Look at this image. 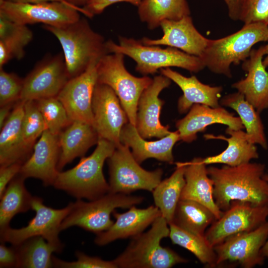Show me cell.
I'll use <instances>...</instances> for the list:
<instances>
[{
  "mask_svg": "<svg viewBox=\"0 0 268 268\" xmlns=\"http://www.w3.org/2000/svg\"><path fill=\"white\" fill-rule=\"evenodd\" d=\"M265 170L264 164L250 162L236 166L207 168L219 208L226 210L233 201L268 206V182L263 178Z\"/></svg>",
  "mask_w": 268,
  "mask_h": 268,
  "instance_id": "1",
  "label": "cell"
},
{
  "mask_svg": "<svg viewBox=\"0 0 268 268\" xmlns=\"http://www.w3.org/2000/svg\"><path fill=\"white\" fill-rule=\"evenodd\" d=\"M116 147L113 143L99 138L92 153L82 157L72 168L59 171L53 186L76 199L92 201L105 195L109 192V185L103 173V165Z\"/></svg>",
  "mask_w": 268,
  "mask_h": 268,
  "instance_id": "2",
  "label": "cell"
},
{
  "mask_svg": "<svg viewBox=\"0 0 268 268\" xmlns=\"http://www.w3.org/2000/svg\"><path fill=\"white\" fill-rule=\"evenodd\" d=\"M43 27L60 43L69 78L81 74L92 62L108 54L103 37L94 31L84 18L61 27L43 25Z\"/></svg>",
  "mask_w": 268,
  "mask_h": 268,
  "instance_id": "3",
  "label": "cell"
},
{
  "mask_svg": "<svg viewBox=\"0 0 268 268\" xmlns=\"http://www.w3.org/2000/svg\"><path fill=\"white\" fill-rule=\"evenodd\" d=\"M169 226L161 215L146 232L133 237L126 249L112 260L118 268H170L188 260L168 247L161 240L169 237Z\"/></svg>",
  "mask_w": 268,
  "mask_h": 268,
  "instance_id": "4",
  "label": "cell"
},
{
  "mask_svg": "<svg viewBox=\"0 0 268 268\" xmlns=\"http://www.w3.org/2000/svg\"><path fill=\"white\" fill-rule=\"evenodd\" d=\"M119 44L111 40L106 42L108 53H121L134 60L135 70L144 75L153 74L158 69L178 67L190 72H198L205 67L202 59L178 49L168 47L146 45L140 40L120 36Z\"/></svg>",
  "mask_w": 268,
  "mask_h": 268,
  "instance_id": "5",
  "label": "cell"
},
{
  "mask_svg": "<svg viewBox=\"0 0 268 268\" xmlns=\"http://www.w3.org/2000/svg\"><path fill=\"white\" fill-rule=\"evenodd\" d=\"M268 40V25L263 22L244 24L237 32L217 39H210L200 57L211 71L232 77L230 67L249 57L253 46Z\"/></svg>",
  "mask_w": 268,
  "mask_h": 268,
  "instance_id": "6",
  "label": "cell"
},
{
  "mask_svg": "<svg viewBox=\"0 0 268 268\" xmlns=\"http://www.w3.org/2000/svg\"><path fill=\"white\" fill-rule=\"evenodd\" d=\"M124 55L107 54L99 60L96 65L97 83L105 84L115 92L129 122L135 126L139 99L153 79L147 76L137 77L125 67Z\"/></svg>",
  "mask_w": 268,
  "mask_h": 268,
  "instance_id": "7",
  "label": "cell"
},
{
  "mask_svg": "<svg viewBox=\"0 0 268 268\" xmlns=\"http://www.w3.org/2000/svg\"><path fill=\"white\" fill-rule=\"evenodd\" d=\"M143 198L109 192L102 197L85 201L77 199L63 221L61 231L72 226L96 234L108 230L114 223L111 215L117 208H129L141 203Z\"/></svg>",
  "mask_w": 268,
  "mask_h": 268,
  "instance_id": "8",
  "label": "cell"
},
{
  "mask_svg": "<svg viewBox=\"0 0 268 268\" xmlns=\"http://www.w3.org/2000/svg\"><path fill=\"white\" fill-rule=\"evenodd\" d=\"M109 192L129 195L137 190L152 192L161 181V168L147 171L134 157L130 147L121 143L108 158Z\"/></svg>",
  "mask_w": 268,
  "mask_h": 268,
  "instance_id": "9",
  "label": "cell"
},
{
  "mask_svg": "<svg viewBox=\"0 0 268 268\" xmlns=\"http://www.w3.org/2000/svg\"><path fill=\"white\" fill-rule=\"evenodd\" d=\"M72 206L71 202L63 208H53L44 204L42 198L34 196L32 209L35 211V216L25 227L18 229L9 227L0 231V242L16 246L30 238L42 236L61 252L64 246L59 237L60 226Z\"/></svg>",
  "mask_w": 268,
  "mask_h": 268,
  "instance_id": "10",
  "label": "cell"
},
{
  "mask_svg": "<svg viewBox=\"0 0 268 268\" xmlns=\"http://www.w3.org/2000/svg\"><path fill=\"white\" fill-rule=\"evenodd\" d=\"M76 8L59 1L39 3H16L0 0V14L23 25L43 23L61 27L80 18Z\"/></svg>",
  "mask_w": 268,
  "mask_h": 268,
  "instance_id": "11",
  "label": "cell"
},
{
  "mask_svg": "<svg viewBox=\"0 0 268 268\" xmlns=\"http://www.w3.org/2000/svg\"><path fill=\"white\" fill-rule=\"evenodd\" d=\"M268 216V205L233 201L221 217L210 225L204 236L213 247L232 235L257 229L267 221Z\"/></svg>",
  "mask_w": 268,
  "mask_h": 268,
  "instance_id": "12",
  "label": "cell"
},
{
  "mask_svg": "<svg viewBox=\"0 0 268 268\" xmlns=\"http://www.w3.org/2000/svg\"><path fill=\"white\" fill-rule=\"evenodd\" d=\"M69 79L64 56H46L24 78L20 100L57 97Z\"/></svg>",
  "mask_w": 268,
  "mask_h": 268,
  "instance_id": "13",
  "label": "cell"
},
{
  "mask_svg": "<svg viewBox=\"0 0 268 268\" xmlns=\"http://www.w3.org/2000/svg\"><path fill=\"white\" fill-rule=\"evenodd\" d=\"M268 238V221L249 232L238 233L213 247L217 266L226 262L237 263L244 268L262 266L265 259L260 250Z\"/></svg>",
  "mask_w": 268,
  "mask_h": 268,
  "instance_id": "14",
  "label": "cell"
},
{
  "mask_svg": "<svg viewBox=\"0 0 268 268\" xmlns=\"http://www.w3.org/2000/svg\"><path fill=\"white\" fill-rule=\"evenodd\" d=\"M93 126L99 138L105 139L117 146L121 142L123 127L129 122L120 100L109 86L97 83L92 100Z\"/></svg>",
  "mask_w": 268,
  "mask_h": 268,
  "instance_id": "15",
  "label": "cell"
},
{
  "mask_svg": "<svg viewBox=\"0 0 268 268\" xmlns=\"http://www.w3.org/2000/svg\"><path fill=\"white\" fill-rule=\"evenodd\" d=\"M91 63L81 74L70 78L58 95L70 121H80L93 124L92 100L97 83L96 65Z\"/></svg>",
  "mask_w": 268,
  "mask_h": 268,
  "instance_id": "16",
  "label": "cell"
},
{
  "mask_svg": "<svg viewBox=\"0 0 268 268\" xmlns=\"http://www.w3.org/2000/svg\"><path fill=\"white\" fill-rule=\"evenodd\" d=\"M171 83V80L167 77L162 74L156 76L140 96L135 127L144 139L161 138L171 133L168 126L160 123V114L164 101L159 98L160 93Z\"/></svg>",
  "mask_w": 268,
  "mask_h": 268,
  "instance_id": "17",
  "label": "cell"
},
{
  "mask_svg": "<svg viewBox=\"0 0 268 268\" xmlns=\"http://www.w3.org/2000/svg\"><path fill=\"white\" fill-rule=\"evenodd\" d=\"M60 153L59 135L46 130L34 144L32 154L22 164L19 174L25 179H39L45 187L53 186L59 172Z\"/></svg>",
  "mask_w": 268,
  "mask_h": 268,
  "instance_id": "18",
  "label": "cell"
},
{
  "mask_svg": "<svg viewBox=\"0 0 268 268\" xmlns=\"http://www.w3.org/2000/svg\"><path fill=\"white\" fill-rule=\"evenodd\" d=\"M160 26L163 35L157 39L143 37L140 39L146 45H165L175 48L189 55L201 57L209 40L196 29L190 15L178 20H165Z\"/></svg>",
  "mask_w": 268,
  "mask_h": 268,
  "instance_id": "19",
  "label": "cell"
},
{
  "mask_svg": "<svg viewBox=\"0 0 268 268\" xmlns=\"http://www.w3.org/2000/svg\"><path fill=\"white\" fill-rule=\"evenodd\" d=\"M214 124L225 125L234 130L244 128L239 117L224 108L200 104L193 105L187 115L176 122V127L180 140L190 143L197 139L198 133L205 131L207 127Z\"/></svg>",
  "mask_w": 268,
  "mask_h": 268,
  "instance_id": "20",
  "label": "cell"
},
{
  "mask_svg": "<svg viewBox=\"0 0 268 268\" xmlns=\"http://www.w3.org/2000/svg\"><path fill=\"white\" fill-rule=\"evenodd\" d=\"M265 55V45L252 49L242 65V68L247 72L246 77L231 86L243 94L259 113L268 108V72L263 64Z\"/></svg>",
  "mask_w": 268,
  "mask_h": 268,
  "instance_id": "21",
  "label": "cell"
},
{
  "mask_svg": "<svg viewBox=\"0 0 268 268\" xmlns=\"http://www.w3.org/2000/svg\"><path fill=\"white\" fill-rule=\"evenodd\" d=\"M116 221L107 230L96 234L94 243L103 246L116 240L134 237L143 231L159 216V209L155 205L138 208L133 205L124 213L115 210L112 213Z\"/></svg>",
  "mask_w": 268,
  "mask_h": 268,
  "instance_id": "22",
  "label": "cell"
},
{
  "mask_svg": "<svg viewBox=\"0 0 268 268\" xmlns=\"http://www.w3.org/2000/svg\"><path fill=\"white\" fill-rule=\"evenodd\" d=\"M180 140V134L177 130L171 132L159 140L147 141L139 134L135 126L130 122L123 127L120 134L121 142L132 149L134 157L139 164L148 158L172 163V149Z\"/></svg>",
  "mask_w": 268,
  "mask_h": 268,
  "instance_id": "23",
  "label": "cell"
},
{
  "mask_svg": "<svg viewBox=\"0 0 268 268\" xmlns=\"http://www.w3.org/2000/svg\"><path fill=\"white\" fill-rule=\"evenodd\" d=\"M160 72L174 82L183 91L177 104L180 113H186L195 104L211 107L220 106L219 99L223 91L221 86H211L204 84L195 75L186 77L169 67L161 69Z\"/></svg>",
  "mask_w": 268,
  "mask_h": 268,
  "instance_id": "24",
  "label": "cell"
},
{
  "mask_svg": "<svg viewBox=\"0 0 268 268\" xmlns=\"http://www.w3.org/2000/svg\"><path fill=\"white\" fill-rule=\"evenodd\" d=\"M24 106V101L16 102L9 116L0 129V166L14 163L23 164L31 155L23 138Z\"/></svg>",
  "mask_w": 268,
  "mask_h": 268,
  "instance_id": "25",
  "label": "cell"
},
{
  "mask_svg": "<svg viewBox=\"0 0 268 268\" xmlns=\"http://www.w3.org/2000/svg\"><path fill=\"white\" fill-rule=\"evenodd\" d=\"M185 165V184L180 200H188L198 202L210 209L216 219L221 217L223 211L216 205L213 195V183L208 175L206 165L202 158L197 157Z\"/></svg>",
  "mask_w": 268,
  "mask_h": 268,
  "instance_id": "26",
  "label": "cell"
},
{
  "mask_svg": "<svg viewBox=\"0 0 268 268\" xmlns=\"http://www.w3.org/2000/svg\"><path fill=\"white\" fill-rule=\"evenodd\" d=\"M61 153L58 164L59 171L77 157H82L96 144L99 136L93 125L73 121L59 135Z\"/></svg>",
  "mask_w": 268,
  "mask_h": 268,
  "instance_id": "27",
  "label": "cell"
},
{
  "mask_svg": "<svg viewBox=\"0 0 268 268\" xmlns=\"http://www.w3.org/2000/svg\"><path fill=\"white\" fill-rule=\"evenodd\" d=\"M225 133L229 137L212 134L204 135L206 139H220L228 143L227 148L220 153L202 158V162L205 164H223L236 166L259 157L257 147L249 141L246 133L243 130H234L227 127Z\"/></svg>",
  "mask_w": 268,
  "mask_h": 268,
  "instance_id": "28",
  "label": "cell"
},
{
  "mask_svg": "<svg viewBox=\"0 0 268 268\" xmlns=\"http://www.w3.org/2000/svg\"><path fill=\"white\" fill-rule=\"evenodd\" d=\"M33 34L26 25L15 22L0 14V68L12 59L20 60Z\"/></svg>",
  "mask_w": 268,
  "mask_h": 268,
  "instance_id": "29",
  "label": "cell"
},
{
  "mask_svg": "<svg viewBox=\"0 0 268 268\" xmlns=\"http://www.w3.org/2000/svg\"><path fill=\"white\" fill-rule=\"evenodd\" d=\"M222 106L235 110L246 129L248 140L253 144H258L264 149L268 148V142L264 127L259 112L248 102L244 95L239 92L228 94L220 100Z\"/></svg>",
  "mask_w": 268,
  "mask_h": 268,
  "instance_id": "30",
  "label": "cell"
},
{
  "mask_svg": "<svg viewBox=\"0 0 268 268\" xmlns=\"http://www.w3.org/2000/svg\"><path fill=\"white\" fill-rule=\"evenodd\" d=\"M176 168L168 178L161 181L152 192L155 205L169 225L185 184L184 162L176 163Z\"/></svg>",
  "mask_w": 268,
  "mask_h": 268,
  "instance_id": "31",
  "label": "cell"
},
{
  "mask_svg": "<svg viewBox=\"0 0 268 268\" xmlns=\"http://www.w3.org/2000/svg\"><path fill=\"white\" fill-rule=\"evenodd\" d=\"M25 180L18 173L0 197V231L10 227V221L16 214L32 209L34 196L26 188Z\"/></svg>",
  "mask_w": 268,
  "mask_h": 268,
  "instance_id": "32",
  "label": "cell"
},
{
  "mask_svg": "<svg viewBox=\"0 0 268 268\" xmlns=\"http://www.w3.org/2000/svg\"><path fill=\"white\" fill-rule=\"evenodd\" d=\"M137 7L140 20L150 30L165 20H178L191 13L187 0H142Z\"/></svg>",
  "mask_w": 268,
  "mask_h": 268,
  "instance_id": "33",
  "label": "cell"
},
{
  "mask_svg": "<svg viewBox=\"0 0 268 268\" xmlns=\"http://www.w3.org/2000/svg\"><path fill=\"white\" fill-rule=\"evenodd\" d=\"M216 220L214 213L204 205L191 200H180L172 223L194 234L204 236L206 228Z\"/></svg>",
  "mask_w": 268,
  "mask_h": 268,
  "instance_id": "34",
  "label": "cell"
},
{
  "mask_svg": "<svg viewBox=\"0 0 268 268\" xmlns=\"http://www.w3.org/2000/svg\"><path fill=\"white\" fill-rule=\"evenodd\" d=\"M14 246L18 257L17 268L53 267L52 253H59L56 247L48 242L42 236L30 238Z\"/></svg>",
  "mask_w": 268,
  "mask_h": 268,
  "instance_id": "35",
  "label": "cell"
},
{
  "mask_svg": "<svg viewBox=\"0 0 268 268\" xmlns=\"http://www.w3.org/2000/svg\"><path fill=\"white\" fill-rule=\"evenodd\" d=\"M169 226V237L173 244L191 252L201 263L210 267L217 266L216 254L204 235L194 234L173 223Z\"/></svg>",
  "mask_w": 268,
  "mask_h": 268,
  "instance_id": "36",
  "label": "cell"
},
{
  "mask_svg": "<svg viewBox=\"0 0 268 268\" xmlns=\"http://www.w3.org/2000/svg\"><path fill=\"white\" fill-rule=\"evenodd\" d=\"M47 130L59 135L71 122L62 103L57 97L35 100Z\"/></svg>",
  "mask_w": 268,
  "mask_h": 268,
  "instance_id": "37",
  "label": "cell"
},
{
  "mask_svg": "<svg viewBox=\"0 0 268 268\" xmlns=\"http://www.w3.org/2000/svg\"><path fill=\"white\" fill-rule=\"evenodd\" d=\"M47 130L35 100L24 101L22 134L24 144L31 153L37 138Z\"/></svg>",
  "mask_w": 268,
  "mask_h": 268,
  "instance_id": "38",
  "label": "cell"
},
{
  "mask_svg": "<svg viewBox=\"0 0 268 268\" xmlns=\"http://www.w3.org/2000/svg\"><path fill=\"white\" fill-rule=\"evenodd\" d=\"M24 79L16 74L7 72L0 68V106L20 100Z\"/></svg>",
  "mask_w": 268,
  "mask_h": 268,
  "instance_id": "39",
  "label": "cell"
},
{
  "mask_svg": "<svg viewBox=\"0 0 268 268\" xmlns=\"http://www.w3.org/2000/svg\"><path fill=\"white\" fill-rule=\"evenodd\" d=\"M238 20L244 24L263 22L268 25V0H241Z\"/></svg>",
  "mask_w": 268,
  "mask_h": 268,
  "instance_id": "40",
  "label": "cell"
},
{
  "mask_svg": "<svg viewBox=\"0 0 268 268\" xmlns=\"http://www.w3.org/2000/svg\"><path fill=\"white\" fill-rule=\"evenodd\" d=\"M76 261L67 262L52 257L53 267L61 268H117L113 261L104 260L97 257L88 256L82 252H75Z\"/></svg>",
  "mask_w": 268,
  "mask_h": 268,
  "instance_id": "41",
  "label": "cell"
},
{
  "mask_svg": "<svg viewBox=\"0 0 268 268\" xmlns=\"http://www.w3.org/2000/svg\"><path fill=\"white\" fill-rule=\"evenodd\" d=\"M142 0H89L82 7L87 12L88 17L92 18L94 15L101 13L106 8L115 3L127 2L138 6Z\"/></svg>",
  "mask_w": 268,
  "mask_h": 268,
  "instance_id": "42",
  "label": "cell"
},
{
  "mask_svg": "<svg viewBox=\"0 0 268 268\" xmlns=\"http://www.w3.org/2000/svg\"><path fill=\"white\" fill-rule=\"evenodd\" d=\"M22 163H14L0 167V197L9 182L20 170Z\"/></svg>",
  "mask_w": 268,
  "mask_h": 268,
  "instance_id": "43",
  "label": "cell"
},
{
  "mask_svg": "<svg viewBox=\"0 0 268 268\" xmlns=\"http://www.w3.org/2000/svg\"><path fill=\"white\" fill-rule=\"evenodd\" d=\"M18 257L14 246L0 245V268H17Z\"/></svg>",
  "mask_w": 268,
  "mask_h": 268,
  "instance_id": "44",
  "label": "cell"
},
{
  "mask_svg": "<svg viewBox=\"0 0 268 268\" xmlns=\"http://www.w3.org/2000/svg\"><path fill=\"white\" fill-rule=\"evenodd\" d=\"M227 5L229 17L233 20H238L241 0H223Z\"/></svg>",
  "mask_w": 268,
  "mask_h": 268,
  "instance_id": "45",
  "label": "cell"
},
{
  "mask_svg": "<svg viewBox=\"0 0 268 268\" xmlns=\"http://www.w3.org/2000/svg\"><path fill=\"white\" fill-rule=\"evenodd\" d=\"M15 103H9L0 106V129L2 128L9 116Z\"/></svg>",
  "mask_w": 268,
  "mask_h": 268,
  "instance_id": "46",
  "label": "cell"
},
{
  "mask_svg": "<svg viewBox=\"0 0 268 268\" xmlns=\"http://www.w3.org/2000/svg\"><path fill=\"white\" fill-rule=\"evenodd\" d=\"M3 0L10 1L12 2H16V3H39V2L50 1H61L62 2H64L65 3H66L71 6H72L76 8L77 10H79V11L80 13L84 14L87 17L88 16L87 12L82 7H77V6L72 5L69 3L67 2L65 0Z\"/></svg>",
  "mask_w": 268,
  "mask_h": 268,
  "instance_id": "47",
  "label": "cell"
},
{
  "mask_svg": "<svg viewBox=\"0 0 268 268\" xmlns=\"http://www.w3.org/2000/svg\"><path fill=\"white\" fill-rule=\"evenodd\" d=\"M72 5L82 7L89 0H65Z\"/></svg>",
  "mask_w": 268,
  "mask_h": 268,
  "instance_id": "48",
  "label": "cell"
},
{
  "mask_svg": "<svg viewBox=\"0 0 268 268\" xmlns=\"http://www.w3.org/2000/svg\"><path fill=\"white\" fill-rule=\"evenodd\" d=\"M260 253L265 259H268V238L261 248Z\"/></svg>",
  "mask_w": 268,
  "mask_h": 268,
  "instance_id": "49",
  "label": "cell"
},
{
  "mask_svg": "<svg viewBox=\"0 0 268 268\" xmlns=\"http://www.w3.org/2000/svg\"><path fill=\"white\" fill-rule=\"evenodd\" d=\"M267 42L268 43L265 45V52L267 56L264 59H263V64L266 67H268V40L267 41Z\"/></svg>",
  "mask_w": 268,
  "mask_h": 268,
  "instance_id": "50",
  "label": "cell"
},
{
  "mask_svg": "<svg viewBox=\"0 0 268 268\" xmlns=\"http://www.w3.org/2000/svg\"><path fill=\"white\" fill-rule=\"evenodd\" d=\"M263 178L264 180L268 182V174L265 173L263 176Z\"/></svg>",
  "mask_w": 268,
  "mask_h": 268,
  "instance_id": "51",
  "label": "cell"
}]
</instances>
